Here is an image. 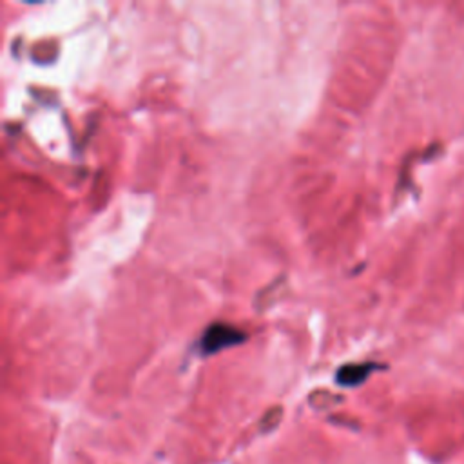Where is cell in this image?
<instances>
[{"mask_svg": "<svg viewBox=\"0 0 464 464\" xmlns=\"http://www.w3.org/2000/svg\"><path fill=\"white\" fill-rule=\"evenodd\" d=\"M243 341H245V334L242 330L234 329V327H230L227 323H214L203 332L202 352L205 356H210V353L239 345Z\"/></svg>", "mask_w": 464, "mask_h": 464, "instance_id": "obj_1", "label": "cell"}, {"mask_svg": "<svg viewBox=\"0 0 464 464\" xmlns=\"http://www.w3.org/2000/svg\"><path fill=\"white\" fill-rule=\"evenodd\" d=\"M375 368V365H345L337 370L336 381L341 386H358L359 383L365 381L368 374Z\"/></svg>", "mask_w": 464, "mask_h": 464, "instance_id": "obj_2", "label": "cell"}]
</instances>
